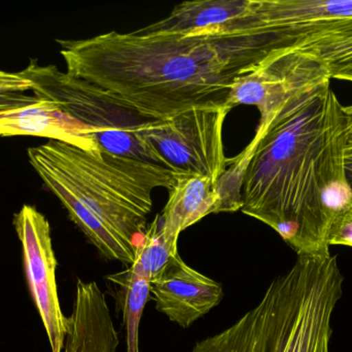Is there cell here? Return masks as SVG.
<instances>
[{
	"mask_svg": "<svg viewBox=\"0 0 352 352\" xmlns=\"http://www.w3.org/2000/svg\"><path fill=\"white\" fill-rule=\"evenodd\" d=\"M56 41L68 74L98 85L154 119L227 105L237 81L292 49L276 29L234 33L138 29Z\"/></svg>",
	"mask_w": 352,
	"mask_h": 352,
	"instance_id": "cell-1",
	"label": "cell"
},
{
	"mask_svg": "<svg viewBox=\"0 0 352 352\" xmlns=\"http://www.w3.org/2000/svg\"><path fill=\"white\" fill-rule=\"evenodd\" d=\"M331 80L297 89L261 112L252 142L217 183L223 212L274 229L298 256H331L318 194Z\"/></svg>",
	"mask_w": 352,
	"mask_h": 352,
	"instance_id": "cell-2",
	"label": "cell"
},
{
	"mask_svg": "<svg viewBox=\"0 0 352 352\" xmlns=\"http://www.w3.org/2000/svg\"><path fill=\"white\" fill-rule=\"evenodd\" d=\"M45 187L105 260L130 267L148 229L152 194L182 173L103 150L49 141L27 150Z\"/></svg>",
	"mask_w": 352,
	"mask_h": 352,
	"instance_id": "cell-3",
	"label": "cell"
},
{
	"mask_svg": "<svg viewBox=\"0 0 352 352\" xmlns=\"http://www.w3.org/2000/svg\"><path fill=\"white\" fill-rule=\"evenodd\" d=\"M343 282L337 256H298L256 307L190 352H330Z\"/></svg>",
	"mask_w": 352,
	"mask_h": 352,
	"instance_id": "cell-4",
	"label": "cell"
},
{
	"mask_svg": "<svg viewBox=\"0 0 352 352\" xmlns=\"http://www.w3.org/2000/svg\"><path fill=\"white\" fill-rule=\"evenodd\" d=\"M20 74L32 83L37 99L59 103L62 111L85 126L100 150L170 169L144 136L158 119L144 115L98 85L55 65H41L36 59H31Z\"/></svg>",
	"mask_w": 352,
	"mask_h": 352,
	"instance_id": "cell-5",
	"label": "cell"
},
{
	"mask_svg": "<svg viewBox=\"0 0 352 352\" xmlns=\"http://www.w3.org/2000/svg\"><path fill=\"white\" fill-rule=\"evenodd\" d=\"M229 113L226 105L186 110L157 120L144 136L173 171L217 184L228 167L223 130Z\"/></svg>",
	"mask_w": 352,
	"mask_h": 352,
	"instance_id": "cell-6",
	"label": "cell"
},
{
	"mask_svg": "<svg viewBox=\"0 0 352 352\" xmlns=\"http://www.w3.org/2000/svg\"><path fill=\"white\" fill-rule=\"evenodd\" d=\"M14 231L22 246L23 266L31 299L47 333L51 352H62L69 331V318L62 312L58 295V262L51 225L34 206L24 205L14 215Z\"/></svg>",
	"mask_w": 352,
	"mask_h": 352,
	"instance_id": "cell-7",
	"label": "cell"
},
{
	"mask_svg": "<svg viewBox=\"0 0 352 352\" xmlns=\"http://www.w3.org/2000/svg\"><path fill=\"white\" fill-rule=\"evenodd\" d=\"M328 80L330 76L318 58L301 50H287L237 81L226 107L231 111L238 105H256L265 111L292 91Z\"/></svg>",
	"mask_w": 352,
	"mask_h": 352,
	"instance_id": "cell-8",
	"label": "cell"
},
{
	"mask_svg": "<svg viewBox=\"0 0 352 352\" xmlns=\"http://www.w3.org/2000/svg\"><path fill=\"white\" fill-rule=\"evenodd\" d=\"M223 298L221 283L201 274L179 256L151 282V299L156 309L184 329L209 313Z\"/></svg>",
	"mask_w": 352,
	"mask_h": 352,
	"instance_id": "cell-9",
	"label": "cell"
},
{
	"mask_svg": "<svg viewBox=\"0 0 352 352\" xmlns=\"http://www.w3.org/2000/svg\"><path fill=\"white\" fill-rule=\"evenodd\" d=\"M342 107L334 91H331L327 107L326 136L318 172V200L329 231L335 218L352 206V187L344 165L347 136Z\"/></svg>",
	"mask_w": 352,
	"mask_h": 352,
	"instance_id": "cell-10",
	"label": "cell"
},
{
	"mask_svg": "<svg viewBox=\"0 0 352 352\" xmlns=\"http://www.w3.org/2000/svg\"><path fill=\"white\" fill-rule=\"evenodd\" d=\"M32 136L58 141L86 151H98L92 134L62 111L59 103H35L0 111V136Z\"/></svg>",
	"mask_w": 352,
	"mask_h": 352,
	"instance_id": "cell-11",
	"label": "cell"
},
{
	"mask_svg": "<svg viewBox=\"0 0 352 352\" xmlns=\"http://www.w3.org/2000/svg\"><path fill=\"white\" fill-rule=\"evenodd\" d=\"M168 190V200L160 216L169 237L178 239L182 231L207 215L223 212L217 184L209 178L180 174Z\"/></svg>",
	"mask_w": 352,
	"mask_h": 352,
	"instance_id": "cell-12",
	"label": "cell"
},
{
	"mask_svg": "<svg viewBox=\"0 0 352 352\" xmlns=\"http://www.w3.org/2000/svg\"><path fill=\"white\" fill-rule=\"evenodd\" d=\"M107 287L123 316L126 352H140V326L146 303L151 299V281L131 267L105 276Z\"/></svg>",
	"mask_w": 352,
	"mask_h": 352,
	"instance_id": "cell-13",
	"label": "cell"
},
{
	"mask_svg": "<svg viewBox=\"0 0 352 352\" xmlns=\"http://www.w3.org/2000/svg\"><path fill=\"white\" fill-rule=\"evenodd\" d=\"M177 243L178 239L165 233L162 218L158 214L136 244L134 262L130 267L152 282L179 256Z\"/></svg>",
	"mask_w": 352,
	"mask_h": 352,
	"instance_id": "cell-14",
	"label": "cell"
},
{
	"mask_svg": "<svg viewBox=\"0 0 352 352\" xmlns=\"http://www.w3.org/2000/svg\"><path fill=\"white\" fill-rule=\"evenodd\" d=\"M296 49L318 58L331 79L352 82V29L312 39Z\"/></svg>",
	"mask_w": 352,
	"mask_h": 352,
	"instance_id": "cell-15",
	"label": "cell"
},
{
	"mask_svg": "<svg viewBox=\"0 0 352 352\" xmlns=\"http://www.w3.org/2000/svg\"><path fill=\"white\" fill-rule=\"evenodd\" d=\"M329 246L352 247V206L335 218L328 236Z\"/></svg>",
	"mask_w": 352,
	"mask_h": 352,
	"instance_id": "cell-16",
	"label": "cell"
},
{
	"mask_svg": "<svg viewBox=\"0 0 352 352\" xmlns=\"http://www.w3.org/2000/svg\"><path fill=\"white\" fill-rule=\"evenodd\" d=\"M33 84L20 72L0 70V92H26L32 91Z\"/></svg>",
	"mask_w": 352,
	"mask_h": 352,
	"instance_id": "cell-17",
	"label": "cell"
},
{
	"mask_svg": "<svg viewBox=\"0 0 352 352\" xmlns=\"http://www.w3.org/2000/svg\"><path fill=\"white\" fill-rule=\"evenodd\" d=\"M39 101L41 99H37L34 94L27 95L24 92H0V111L31 105Z\"/></svg>",
	"mask_w": 352,
	"mask_h": 352,
	"instance_id": "cell-18",
	"label": "cell"
},
{
	"mask_svg": "<svg viewBox=\"0 0 352 352\" xmlns=\"http://www.w3.org/2000/svg\"><path fill=\"white\" fill-rule=\"evenodd\" d=\"M342 109L346 119L347 145L352 146V105L343 107Z\"/></svg>",
	"mask_w": 352,
	"mask_h": 352,
	"instance_id": "cell-19",
	"label": "cell"
},
{
	"mask_svg": "<svg viewBox=\"0 0 352 352\" xmlns=\"http://www.w3.org/2000/svg\"><path fill=\"white\" fill-rule=\"evenodd\" d=\"M344 165L346 177L349 183L352 184V146L347 145L344 152Z\"/></svg>",
	"mask_w": 352,
	"mask_h": 352,
	"instance_id": "cell-20",
	"label": "cell"
}]
</instances>
